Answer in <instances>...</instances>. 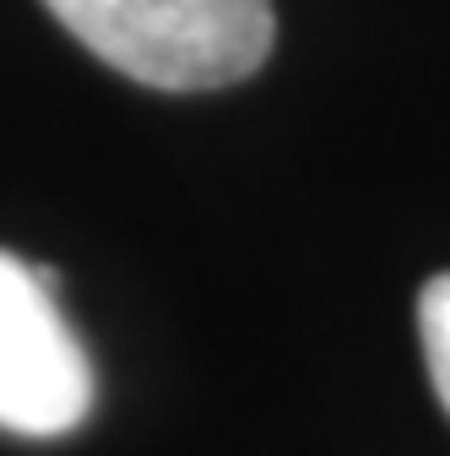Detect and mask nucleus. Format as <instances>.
Returning a JSON list of instances; mask_svg holds the SVG:
<instances>
[{
  "mask_svg": "<svg viewBox=\"0 0 450 456\" xmlns=\"http://www.w3.org/2000/svg\"><path fill=\"white\" fill-rule=\"evenodd\" d=\"M108 71L157 93L234 87L277 44L271 0H44Z\"/></svg>",
  "mask_w": 450,
  "mask_h": 456,
  "instance_id": "1",
  "label": "nucleus"
},
{
  "mask_svg": "<svg viewBox=\"0 0 450 456\" xmlns=\"http://www.w3.org/2000/svg\"><path fill=\"white\" fill-rule=\"evenodd\" d=\"M92 413V364L54 305V272L0 250V429L54 440Z\"/></svg>",
  "mask_w": 450,
  "mask_h": 456,
  "instance_id": "2",
  "label": "nucleus"
},
{
  "mask_svg": "<svg viewBox=\"0 0 450 456\" xmlns=\"http://www.w3.org/2000/svg\"><path fill=\"white\" fill-rule=\"evenodd\" d=\"M418 342H423L429 386L439 396V408L450 413V272L429 277L418 294Z\"/></svg>",
  "mask_w": 450,
  "mask_h": 456,
  "instance_id": "3",
  "label": "nucleus"
}]
</instances>
